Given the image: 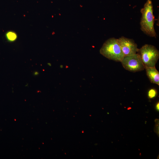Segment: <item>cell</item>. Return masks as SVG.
I'll return each instance as SVG.
<instances>
[{"label": "cell", "instance_id": "1", "mask_svg": "<svg viewBox=\"0 0 159 159\" xmlns=\"http://www.w3.org/2000/svg\"><path fill=\"white\" fill-rule=\"evenodd\" d=\"M140 12L142 14L140 22L141 29L148 35L156 37V34L154 28L155 17L151 0L147 1L144 7L141 9Z\"/></svg>", "mask_w": 159, "mask_h": 159}, {"label": "cell", "instance_id": "8", "mask_svg": "<svg viewBox=\"0 0 159 159\" xmlns=\"http://www.w3.org/2000/svg\"><path fill=\"white\" fill-rule=\"evenodd\" d=\"M157 94V91L154 89H151L148 92V96L150 98H152L155 97Z\"/></svg>", "mask_w": 159, "mask_h": 159}, {"label": "cell", "instance_id": "9", "mask_svg": "<svg viewBox=\"0 0 159 159\" xmlns=\"http://www.w3.org/2000/svg\"><path fill=\"white\" fill-rule=\"evenodd\" d=\"M156 108L158 110H159V103H158L156 105Z\"/></svg>", "mask_w": 159, "mask_h": 159}, {"label": "cell", "instance_id": "7", "mask_svg": "<svg viewBox=\"0 0 159 159\" xmlns=\"http://www.w3.org/2000/svg\"><path fill=\"white\" fill-rule=\"evenodd\" d=\"M6 37L7 39L9 42L15 41L17 37L16 34L12 31L7 32L6 34Z\"/></svg>", "mask_w": 159, "mask_h": 159}, {"label": "cell", "instance_id": "3", "mask_svg": "<svg viewBox=\"0 0 159 159\" xmlns=\"http://www.w3.org/2000/svg\"><path fill=\"white\" fill-rule=\"evenodd\" d=\"M137 52L145 68L155 67L159 58V52L155 46L145 44L139 49Z\"/></svg>", "mask_w": 159, "mask_h": 159}, {"label": "cell", "instance_id": "6", "mask_svg": "<svg viewBox=\"0 0 159 159\" xmlns=\"http://www.w3.org/2000/svg\"><path fill=\"white\" fill-rule=\"evenodd\" d=\"M145 69L147 75L150 82L159 85V72L155 67H146Z\"/></svg>", "mask_w": 159, "mask_h": 159}, {"label": "cell", "instance_id": "4", "mask_svg": "<svg viewBox=\"0 0 159 159\" xmlns=\"http://www.w3.org/2000/svg\"><path fill=\"white\" fill-rule=\"evenodd\" d=\"M121 62L125 69L131 72H135L140 71L145 69L138 53L130 55L124 56Z\"/></svg>", "mask_w": 159, "mask_h": 159}, {"label": "cell", "instance_id": "2", "mask_svg": "<svg viewBox=\"0 0 159 159\" xmlns=\"http://www.w3.org/2000/svg\"><path fill=\"white\" fill-rule=\"evenodd\" d=\"M103 56L110 60L121 62L124 55L118 43L117 39L110 38L103 44L100 50Z\"/></svg>", "mask_w": 159, "mask_h": 159}, {"label": "cell", "instance_id": "5", "mask_svg": "<svg viewBox=\"0 0 159 159\" xmlns=\"http://www.w3.org/2000/svg\"><path fill=\"white\" fill-rule=\"evenodd\" d=\"M118 43L125 56L130 55L137 53L139 49L134 40L124 37L117 39Z\"/></svg>", "mask_w": 159, "mask_h": 159}]
</instances>
